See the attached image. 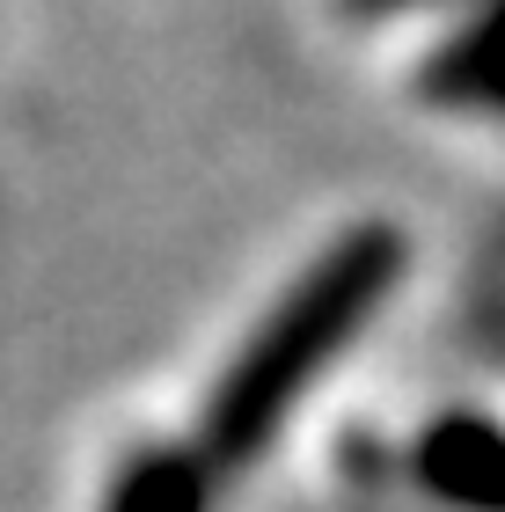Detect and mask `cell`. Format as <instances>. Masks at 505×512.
I'll return each instance as SVG.
<instances>
[{"instance_id": "1", "label": "cell", "mask_w": 505, "mask_h": 512, "mask_svg": "<svg viewBox=\"0 0 505 512\" xmlns=\"http://www.w3.org/2000/svg\"><path fill=\"white\" fill-rule=\"evenodd\" d=\"M396 271H403V242L388 235V227L344 235L323 264L271 308V322L242 344V359L227 366L213 410H205V447L198 454L213 461V469H235V461L257 454L264 439L286 425V410L301 403V388L323 374L344 344H352L359 322L388 300Z\"/></svg>"}, {"instance_id": "2", "label": "cell", "mask_w": 505, "mask_h": 512, "mask_svg": "<svg viewBox=\"0 0 505 512\" xmlns=\"http://www.w3.org/2000/svg\"><path fill=\"white\" fill-rule=\"evenodd\" d=\"M425 483L462 512H505V439L491 425H440L425 439Z\"/></svg>"}, {"instance_id": "3", "label": "cell", "mask_w": 505, "mask_h": 512, "mask_svg": "<svg viewBox=\"0 0 505 512\" xmlns=\"http://www.w3.org/2000/svg\"><path fill=\"white\" fill-rule=\"evenodd\" d=\"M205 498H213V461L198 447H162L118 476L110 512H205Z\"/></svg>"}, {"instance_id": "4", "label": "cell", "mask_w": 505, "mask_h": 512, "mask_svg": "<svg viewBox=\"0 0 505 512\" xmlns=\"http://www.w3.org/2000/svg\"><path fill=\"white\" fill-rule=\"evenodd\" d=\"M432 81H440V96L469 103V110H505V0H491V15L454 44Z\"/></svg>"}]
</instances>
